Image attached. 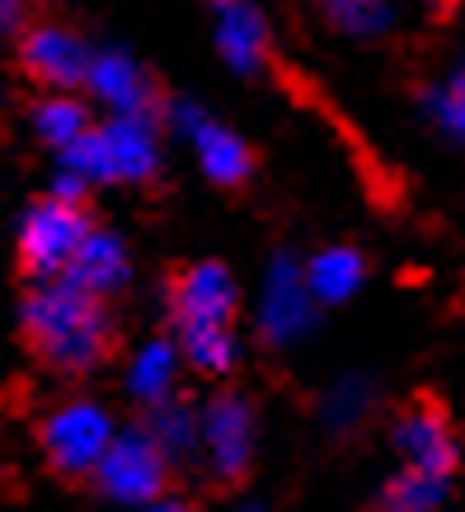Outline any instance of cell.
<instances>
[{
    "instance_id": "1",
    "label": "cell",
    "mask_w": 465,
    "mask_h": 512,
    "mask_svg": "<svg viewBox=\"0 0 465 512\" xmlns=\"http://www.w3.org/2000/svg\"><path fill=\"white\" fill-rule=\"evenodd\" d=\"M24 334L47 367L76 376L90 372L109 348V315L99 296H90L71 278H57L24 301Z\"/></svg>"
},
{
    "instance_id": "2",
    "label": "cell",
    "mask_w": 465,
    "mask_h": 512,
    "mask_svg": "<svg viewBox=\"0 0 465 512\" xmlns=\"http://www.w3.org/2000/svg\"><path fill=\"white\" fill-rule=\"evenodd\" d=\"M160 165V137L155 123L141 118H109L94 127L85 141L62 151V170L85 179V184H141Z\"/></svg>"
},
{
    "instance_id": "3",
    "label": "cell",
    "mask_w": 465,
    "mask_h": 512,
    "mask_svg": "<svg viewBox=\"0 0 465 512\" xmlns=\"http://www.w3.org/2000/svg\"><path fill=\"white\" fill-rule=\"evenodd\" d=\"M85 240H90V221H85L76 202L43 198L33 202L24 221H19V259H24L33 278L57 282L62 273H71Z\"/></svg>"
},
{
    "instance_id": "4",
    "label": "cell",
    "mask_w": 465,
    "mask_h": 512,
    "mask_svg": "<svg viewBox=\"0 0 465 512\" xmlns=\"http://www.w3.org/2000/svg\"><path fill=\"white\" fill-rule=\"evenodd\" d=\"M113 442H118V428H113L109 409L94 400L57 404L43 423V451L52 470H62V475H94Z\"/></svg>"
},
{
    "instance_id": "5",
    "label": "cell",
    "mask_w": 465,
    "mask_h": 512,
    "mask_svg": "<svg viewBox=\"0 0 465 512\" xmlns=\"http://www.w3.org/2000/svg\"><path fill=\"white\" fill-rule=\"evenodd\" d=\"M165 451L146 428H132V433H118V442L109 447L104 466L94 470V489L109 498V503H123V508H151L160 503V489H165Z\"/></svg>"
},
{
    "instance_id": "6",
    "label": "cell",
    "mask_w": 465,
    "mask_h": 512,
    "mask_svg": "<svg viewBox=\"0 0 465 512\" xmlns=\"http://www.w3.org/2000/svg\"><path fill=\"white\" fill-rule=\"evenodd\" d=\"M315 292L306 282V268L278 254L268 264V278H264V292H259V334L268 343H296L301 334L310 329L315 320Z\"/></svg>"
},
{
    "instance_id": "7",
    "label": "cell",
    "mask_w": 465,
    "mask_h": 512,
    "mask_svg": "<svg viewBox=\"0 0 465 512\" xmlns=\"http://www.w3.org/2000/svg\"><path fill=\"white\" fill-rule=\"evenodd\" d=\"M202 451L217 480H240L254 461V409L240 395H217L202 409Z\"/></svg>"
},
{
    "instance_id": "8",
    "label": "cell",
    "mask_w": 465,
    "mask_h": 512,
    "mask_svg": "<svg viewBox=\"0 0 465 512\" xmlns=\"http://www.w3.org/2000/svg\"><path fill=\"white\" fill-rule=\"evenodd\" d=\"M174 123L184 132V141L193 146V156H198V170L212 179V184H245L249 170H254V160H249V146L235 137L231 127L212 123L202 109L193 104H179L174 109Z\"/></svg>"
},
{
    "instance_id": "9",
    "label": "cell",
    "mask_w": 465,
    "mask_h": 512,
    "mask_svg": "<svg viewBox=\"0 0 465 512\" xmlns=\"http://www.w3.org/2000/svg\"><path fill=\"white\" fill-rule=\"evenodd\" d=\"M174 315L179 329H231L235 278L221 264H193L174 282Z\"/></svg>"
},
{
    "instance_id": "10",
    "label": "cell",
    "mask_w": 465,
    "mask_h": 512,
    "mask_svg": "<svg viewBox=\"0 0 465 512\" xmlns=\"http://www.w3.org/2000/svg\"><path fill=\"white\" fill-rule=\"evenodd\" d=\"M19 57L29 66L33 80H43L52 94H66L71 85H85L90 76V52L80 47V38L71 29H57V24H43V29H33L19 47Z\"/></svg>"
},
{
    "instance_id": "11",
    "label": "cell",
    "mask_w": 465,
    "mask_h": 512,
    "mask_svg": "<svg viewBox=\"0 0 465 512\" xmlns=\"http://www.w3.org/2000/svg\"><path fill=\"white\" fill-rule=\"evenodd\" d=\"M212 29H217V52L231 71L254 76L268 57V24L254 0H212Z\"/></svg>"
},
{
    "instance_id": "12",
    "label": "cell",
    "mask_w": 465,
    "mask_h": 512,
    "mask_svg": "<svg viewBox=\"0 0 465 512\" xmlns=\"http://www.w3.org/2000/svg\"><path fill=\"white\" fill-rule=\"evenodd\" d=\"M395 447L404 456V470L437 475L447 480L451 461H456V442H451L447 419L437 414V404H414L400 423H395Z\"/></svg>"
},
{
    "instance_id": "13",
    "label": "cell",
    "mask_w": 465,
    "mask_h": 512,
    "mask_svg": "<svg viewBox=\"0 0 465 512\" xmlns=\"http://www.w3.org/2000/svg\"><path fill=\"white\" fill-rule=\"evenodd\" d=\"M85 85L94 90L99 104H109L113 118H141L151 109V80H146V71L127 52H113V47L109 52H94Z\"/></svg>"
},
{
    "instance_id": "14",
    "label": "cell",
    "mask_w": 465,
    "mask_h": 512,
    "mask_svg": "<svg viewBox=\"0 0 465 512\" xmlns=\"http://www.w3.org/2000/svg\"><path fill=\"white\" fill-rule=\"evenodd\" d=\"M127 268H132V259H127L123 240L113 231H90V240L80 245L76 264H71L66 278L76 282V287H85L90 296H104V292H113V287H123Z\"/></svg>"
},
{
    "instance_id": "15",
    "label": "cell",
    "mask_w": 465,
    "mask_h": 512,
    "mask_svg": "<svg viewBox=\"0 0 465 512\" xmlns=\"http://www.w3.org/2000/svg\"><path fill=\"white\" fill-rule=\"evenodd\" d=\"M179 343H165V339H151L146 348H137L132 367H127V395L141 404H165L174 390V372H179Z\"/></svg>"
},
{
    "instance_id": "16",
    "label": "cell",
    "mask_w": 465,
    "mask_h": 512,
    "mask_svg": "<svg viewBox=\"0 0 465 512\" xmlns=\"http://www.w3.org/2000/svg\"><path fill=\"white\" fill-rule=\"evenodd\" d=\"M362 278H367V264H362V254L348 245L320 249L306 264L310 292H315V301H329V306H334V301H348V296L362 287Z\"/></svg>"
},
{
    "instance_id": "17",
    "label": "cell",
    "mask_w": 465,
    "mask_h": 512,
    "mask_svg": "<svg viewBox=\"0 0 465 512\" xmlns=\"http://www.w3.org/2000/svg\"><path fill=\"white\" fill-rule=\"evenodd\" d=\"M33 132L47 141V146H57V151H71L76 141H85L94 132L90 127V113L80 99L71 94H47L43 104L33 109Z\"/></svg>"
},
{
    "instance_id": "18",
    "label": "cell",
    "mask_w": 465,
    "mask_h": 512,
    "mask_svg": "<svg viewBox=\"0 0 465 512\" xmlns=\"http://www.w3.org/2000/svg\"><path fill=\"white\" fill-rule=\"evenodd\" d=\"M320 10L334 29L353 33V38H381L395 24V5L390 0H320Z\"/></svg>"
},
{
    "instance_id": "19",
    "label": "cell",
    "mask_w": 465,
    "mask_h": 512,
    "mask_svg": "<svg viewBox=\"0 0 465 512\" xmlns=\"http://www.w3.org/2000/svg\"><path fill=\"white\" fill-rule=\"evenodd\" d=\"M146 433L160 442V451L170 456V461H179V456H188L193 451V442H202V419H193L184 404H155L151 409V423H146Z\"/></svg>"
},
{
    "instance_id": "20",
    "label": "cell",
    "mask_w": 465,
    "mask_h": 512,
    "mask_svg": "<svg viewBox=\"0 0 465 512\" xmlns=\"http://www.w3.org/2000/svg\"><path fill=\"white\" fill-rule=\"evenodd\" d=\"M447 498V480L437 475H419V470H404L390 480V489L381 494V512H437Z\"/></svg>"
},
{
    "instance_id": "21",
    "label": "cell",
    "mask_w": 465,
    "mask_h": 512,
    "mask_svg": "<svg viewBox=\"0 0 465 512\" xmlns=\"http://www.w3.org/2000/svg\"><path fill=\"white\" fill-rule=\"evenodd\" d=\"M179 353L207 376H226L235 367L231 329H179Z\"/></svg>"
},
{
    "instance_id": "22",
    "label": "cell",
    "mask_w": 465,
    "mask_h": 512,
    "mask_svg": "<svg viewBox=\"0 0 465 512\" xmlns=\"http://www.w3.org/2000/svg\"><path fill=\"white\" fill-rule=\"evenodd\" d=\"M428 113H433V123L447 132V137L465 141V62L451 71V80L442 90L428 94Z\"/></svg>"
},
{
    "instance_id": "23",
    "label": "cell",
    "mask_w": 465,
    "mask_h": 512,
    "mask_svg": "<svg viewBox=\"0 0 465 512\" xmlns=\"http://www.w3.org/2000/svg\"><path fill=\"white\" fill-rule=\"evenodd\" d=\"M367 404H372V390H367V381H357V376L339 381V386L329 390V400H325L329 428H353V423L367 414Z\"/></svg>"
},
{
    "instance_id": "24",
    "label": "cell",
    "mask_w": 465,
    "mask_h": 512,
    "mask_svg": "<svg viewBox=\"0 0 465 512\" xmlns=\"http://www.w3.org/2000/svg\"><path fill=\"white\" fill-rule=\"evenodd\" d=\"M80 193H85V179H76V174H57V184H52V198H62V202H76L80 207Z\"/></svg>"
},
{
    "instance_id": "25",
    "label": "cell",
    "mask_w": 465,
    "mask_h": 512,
    "mask_svg": "<svg viewBox=\"0 0 465 512\" xmlns=\"http://www.w3.org/2000/svg\"><path fill=\"white\" fill-rule=\"evenodd\" d=\"M24 10H29V0H0V29H5V33H19V24H24Z\"/></svg>"
},
{
    "instance_id": "26",
    "label": "cell",
    "mask_w": 465,
    "mask_h": 512,
    "mask_svg": "<svg viewBox=\"0 0 465 512\" xmlns=\"http://www.w3.org/2000/svg\"><path fill=\"white\" fill-rule=\"evenodd\" d=\"M146 512H188V508L184 503H174V498H160V503H151Z\"/></svg>"
},
{
    "instance_id": "27",
    "label": "cell",
    "mask_w": 465,
    "mask_h": 512,
    "mask_svg": "<svg viewBox=\"0 0 465 512\" xmlns=\"http://www.w3.org/2000/svg\"><path fill=\"white\" fill-rule=\"evenodd\" d=\"M249 512H259V508H249Z\"/></svg>"
}]
</instances>
